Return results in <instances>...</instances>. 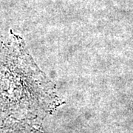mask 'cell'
Here are the masks:
<instances>
[]
</instances>
